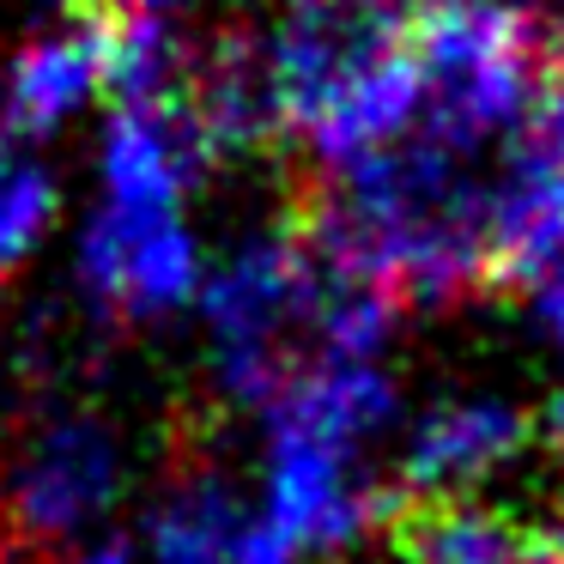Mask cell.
Listing matches in <instances>:
<instances>
[{"mask_svg":"<svg viewBox=\"0 0 564 564\" xmlns=\"http://www.w3.org/2000/svg\"><path fill=\"white\" fill-rule=\"evenodd\" d=\"M243 528L249 503L231 479L207 462H183L147 516V552L152 564H237Z\"/></svg>","mask_w":564,"mask_h":564,"instance_id":"obj_8","label":"cell"},{"mask_svg":"<svg viewBox=\"0 0 564 564\" xmlns=\"http://www.w3.org/2000/svg\"><path fill=\"white\" fill-rule=\"evenodd\" d=\"M98 91H110V37L104 13L31 37L0 74V140L31 147V140L67 128Z\"/></svg>","mask_w":564,"mask_h":564,"instance_id":"obj_7","label":"cell"},{"mask_svg":"<svg viewBox=\"0 0 564 564\" xmlns=\"http://www.w3.org/2000/svg\"><path fill=\"white\" fill-rule=\"evenodd\" d=\"M528 546H534V564H564V486L552 491L546 516L528 528Z\"/></svg>","mask_w":564,"mask_h":564,"instance_id":"obj_12","label":"cell"},{"mask_svg":"<svg viewBox=\"0 0 564 564\" xmlns=\"http://www.w3.org/2000/svg\"><path fill=\"white\" fill-rule=\"evenodd\" d=\"M256 516L297 558H316V552H340L377 528L382 491L365 479L352 443H334L285 413H261Z\"/></svg>","mask_w":564,"mask_h":564,"instance_id":"obj_2","label":"cell"},{"mask_svg":"<svg viewBox=\"0 0 564 564\" xmlns=\"http://www.w3.org/2000/svg\"><path fill=\"white\" fill-rule=\"evenodd\" d=\"M546 437H552V443H558V449H564V389L552 394V406H546Z\"/></svg>","mask_w":564,"mask_h":564,"instance_id":"obj_15","label":"cell"},{"mask_svg":"<svg viewBox=\"0 0 564 564\" xmlns=\"http://www.w3.org/2000/svg\"><path fill=\"white\" fill-rule=\"evenodd\" d=\"M534 419L503 394H449L406 425L394 455V510L401 503H455L528 449Z\"/></svg>","mask_w":564,"mask_h":564,"instance_id":"obj_5","label":"cell"},{"mask_svg":"<svg viewBox=\"0 0 564 564\" xmlns=\"http://www.w3.org/2000/svg\"><path fill=\"white\" fill-rule=\"evenodd\" d=\"M55 213H62V188H55L50 164H37L13 140H0V292L37 256Z\"/></svg>","mask_w":564,"mask_h":564,"instance_id":"obj_10","label":"cell"},{"mask_svg":"<svg viewBox=\"0 0 564 564\" xmlns=\"http://www.w3.org/2000/svg\"><path fill=\"white\" fill-rule=\"evenodd\" d=\"M200 164H207V140H200L183 98L116 104L98 140V207H91V219L122 225V231L183 219L188 183H195Z\"/></svg>","mask_w":564,"mask_h":564,"instance_id":"obj_4","label":"cell"},{"mask_svg":"<svg viewBox=\"0 0 564 564\" xmlns=\"http://www.w3.org/2000/svg\"><path fill=\"white\" fill-rule=\"evenodd\" d=\"M79 285L110 316L159 322L171 310L200 304V285H207L200 237L183 219L147 225V231L86 219V231H79Z\"/></svg>","mask_w":564,"mask_h":564,"instance_id":"obj_6","label":"cell"},{"mask_svg":"<svg viewBox=\"0 0 564 564\" xmlns=\"http://www.w3.org/2000/svg\"><path fill=\"white\" fill-rule=\"evenodd\" d=\"M528 310H534V328L552 340V352L564 358V261L528 285Z\"/></svg>","mask_w":564,"mask_h":564,"instance_id":"obj_11","label":"cell"},{"mask_svg":"<svg viewBox=\"0 0 564 564\" xmlns=\"http://www.w3.org/2000/svg\"><path fill=\"white\" fill-rule=\"evenodd\" d=\"M62 564H134V552L122 540H98V546H74Z\"/></svg>","mask_w":564,"mask_h":564,"instance_id":"obj_13","label":"cell"},{"mask_svg":"<svg viewBox=\"0 0 564 564\" xmlns=\"http://www.w3.org/2000/svg\"><path fill=\"white\" fill-rule=\"evenodd\" d=\"M334 268L304 243V231H268L219 261L200 285L213 377L219 394L268 413L297 370L316 365V322L328 310Z\"/></svg>","mask_w":564,"mask_h":564,"instance_id":"obj_1","label":"cell"},{"mask_svg":"<svg viewBox=\"0 0 564 564\" xmlns=\"http://www.w3.org/2000/svg\"><path fill=\"white\" fill-rule=\"evenodd\" d=\"M188 0H104V13H128V19H171Z\"/></svg>","mask_w":564,"mask_h":564,"instance_id":"obj_14","label":"cell"},{"mask_svg":"<svg viewBox=\"0 0 564 564\" xmlns=\"http://www.w3.org/2000/svg\"><path fill=\"white\" fill-rule=\"evenodd\" d=\"M394 540H401L406 564H534L528 528H516L498 510H479L474 498L401 503L394 510Z\"/></svg>","mask_w":564,"mask_h":564,"instance_id":"obj_9","label":"cell"},{"mask_svg":"<svg viewBox=\"0 0 564 564\" xmlns=\"http://www.w3.org/2000/svg\"><path fill=\"white\" fill-rule=\"evenodd\" d=\"M0 498L7 534L25 546L79 540L122 498V443L98 413H50L13 449Z\"/></svg>","mask_w":564,"mask_h":564,"instance_id":"obj_3","label":"cell"}]
</instances>
